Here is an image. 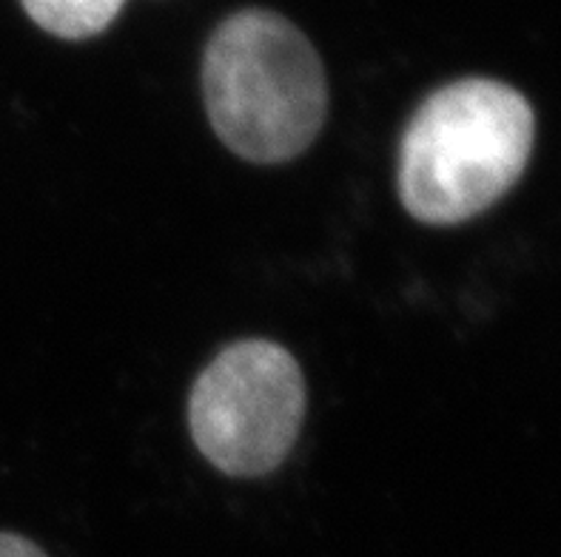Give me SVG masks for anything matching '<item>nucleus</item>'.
Returning a JSON list of instances; mask_svg holds the SVG:
<instances>
[{"label": "nucleus", "mask_w": 561, "mask_h": 557, "mask_svg": "<svg viewBox=\"0 0 561 557\" xmlns=\"http://www.w3.org/2000/svg\"><path fill=\"white\" fill-rule=\"evenodd\" d=\"M534 135V108L511 85H445L416 108L399 142V199L425 225L473 219L519 183Z\"/></svg>", "instance_id": "obj_1"}, {"label": "nucleus", "mask_w": 561, "mask_h": 557, "mask_svg": "<svg viewBox=\"0 0 561 557\" xmlns=\"http://www.w3.org/2000/svg\"><path fill=\"white\" fill-rule=\"evenodd\" d=\"M203 94L217 137L256 165L302 154L328 114L320 55L268 9H242L217 26L203 57Z\"/></svg>", "instance_id": "obj_2"}, {"label": "nucleus", "mask_w": 561, "mask_h": 557, "mask_svg": "<svg viewBox=\"0 0 561 557\" xmlns=\"http://www.w3.org/2000/svg\"><path fill=\"white\" fill-rule=\"evenodd\" d=\"M306 379L283 345H228L194 381L188 430L203 459L231 478L277 469L302 427Z\"/></svg>", "instance_id": "obj_3"}, {"label": "nucleus", "mask_w": 561, "mask_h": 557, "mask_svg": "<svg viewBox=\"0 0 561 557\" xmlns=\"http://www.w3.org/2000/svg\"><path fill=\"white\" fill-rule=\"evenodd\" d=\"M26 14L49 35L85 40L121 14L126 0H21Z\"/></svg>", "instance_id": "obj_4"}, {"label": "nucleus", "mask_w": 561, "mask_h": 557, "mask_svg": "<svg viewBox=\"0 0 561 557\" xmlns=\"http://www.w3.org/2000/svg\"><path fill=\"white\" fill-rule=\"evenodd\" d=\"M0 557H49L28 537L12 535V532H0Z\"/></svg>", "instance_id": "obj_5"}]
</instances>
